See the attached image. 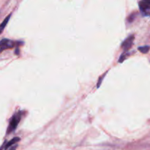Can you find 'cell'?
Segmentation results:
<instances>
[{
    "label": "cell",
    "mask_w": 150,
    "mask_h": 150,
    "mask_svg": "<svg viewBox=\"0 0 150 150\" xmlns=\"http://www.w3.org/2000/svg\"><path fill=\"white\" fill-rule=\"evenodd\" d=\"M139 50L143 54H146V53L149 52V51L150 50V46L149 45H145V46H142V47H139Z\"/></svg>",
    "instance_id": "cell-7"
},
{
    "label": "cell",
    "mask_w": 150,
    "mask_h": 150,
    "mask_svg": "<svg viewBox=\"0 0 150 150\" xmlns=\"http://www.w3.org/2000/svg\"><path fill=\"white\" fill-rule=\"evenodd\" d=\"M134 18H135V16L133 14H132L131 16H130V17H129V18H128L129 22H130V23H131V22L133 21V19H134Z\"/></svg>",
    "instance_id": "cell-9"
},
{
    "label": "cell",
    "mask_w": 150,
    "mask_h": 150,
    "mask_svg": "<svg viewBox=\"0 0 150 150\" xmlns=\"http://www.w3.org/2000/svg\"><path fill=\"white\" fill-rule=\"evenodd\" d=\"M133 40H134V35H131V36L128 37V38L122 43L121 48H123L125 52L128 51V50L131 48L132 45H133Z\"/></svg>",
    "instance_id": "cell-4"
},
{
    "label": "cell",
    "mask_w": 150,
    "mask_h": 150,
    "mask_svg": "<svg viewBox=\"0 0 150 150\" xmlns=\"http://www.w3.org/2000/svg\"><path fill=\"white\" fill-rule=\"evenodd\" d=\"M10 17H11V14L8 15V16H7V17L4 18V20L1 23H0V34H1L3 31H4V28H5L6 26H7V23H8L9 20H10Z\"/></svg>",
    "instance_id": "cell-6"
},
{
    "label": "cell",
    "mask_w": 150,
    "mask_h": 150,
    "mask_svg": "<svg viewBox=\"0 0 150 150\" xmlns=\"http://www.w3.org/2000/svg\"><path fill=\"white\" fill-rule=\"evenodd\" d=\"M104 75V76H102V77H100V79H99V83H98V85H97V87H100V83H101V82H102V79H103V77H105V74H103Z\"/></svg>",
    "instance_id": "cell-10"
},
{
    "label": "cell",
    "mask_w": 150,
    "mask_h": 150,
    "mask_svg": "<svg viewBox=\"0 0 150 150\" xmlns=\"http://www.w3.org/2000/svg\"><path fill=\"white\" fill-rule=\"evenodd\" d=\"M22 117V112L21 111H18V112L14 114V115L10 119V123H9L8 127L7 130V134H10L12 132L14 131L16 129V127L18 125L19 122L21 121V119Z\"/></svg>",
    "instance_id": "cell-1"
},
{
    "label": "cell",
    "mask_w": 150,
    "mask_h": 150,
    "mask_svg": "<svg viewBox=\"0 0 150 150\" xmlns=\"http://www.w3.org/2000/svg\"><path fill=\"white\" fill-rule=\"evenodd\" d=\"M128 55H129V54H127V51H126V52H125L124 54H123L122 55H121V57H120V59H119V62H120V63L124 61V60L126 58H127V56H128Z\"/></svg>",
    "instance_id": "cell-8"
},
{
    "label": "cell",
    "mask_w": 150,
    "mask_h": 150,
    "mask_svg": "<svg viewBox=\"0 0 150 150\" xmlns=\"http://www.w3.org/2000/svg\"><path fill=\"white\" fill-rule=\"evenodd\" d=\"M20 141V138L18 137H15L13 138L12 140H10V142H7V143H4L2 146L0 147V150H7L10 146H12L13 145L16 144L17 142H18Z\"/></svg>",
    "instance_id": "cell-5"
},
{
    "label": "cell",
    "mask_w": 150,
    "mask_h": 150,
    "mask_svg": "<svg viewBox=\"0 0 150 150\" xmlns=\"http://www.w3.org/2000/svg\"><path fill=\"white\" fill-rule=\"evenodd\" d=\"M139 7L144 14L150 15V0H142L139 2Z\"/></svg>",
    "instance_id": "cell-3"
},
{
    "label": "cell",
    "mask_w": 150,
    "mask_h": 150,
    "mask_svg": "<svg viewBox=\"0 0 150 150\" xmlns=\"http://www.w3.org/2000/svg\"><path fill=\"white\" fill-rule=\"evenodd\" d=\"M16 42L9 39H2L0 41V54L4 51L13 48L16 45Z\"/></svg>",
    "instance_id": "cell-2"
}]
</instances>
